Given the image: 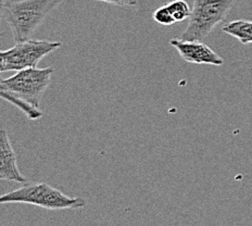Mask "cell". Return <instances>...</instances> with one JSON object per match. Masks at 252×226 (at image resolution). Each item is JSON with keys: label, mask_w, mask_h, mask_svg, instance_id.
Returning a JSON list of instances; mask_svg holds the SVG:
<instances>
[{"label": "cell", "mask_w": 252, "mask_h": 226, "mask_svg": "<svg viewBox=\"0 0 252 226\" xmlns=\"http://www.w3.org/2000/svg\"><path fill=\"white\" fill-rule=\"evenodd\" d=\"M61 2L62 0H6L2 15L12 30L15 43L31 39Z\"/></svg>", "instance_id": "6da1fadb"}, {"label": "cell", "mask_w": 252, "mask_h": 226, "mask_svg": "<svg viewBox=\"0 0 252 226\" xmlns=\"http://www.w3.org/2000/svg\"><path fill=\"white\" fill-rule=\"evenodd\" d=\"M2 203H28L47 210H77L86 207L83 198L66 196L46 183H25L0 196V204Z\"/></svg>", "instance_id": "7a4b0ae2"}, {"label": "cell", "mask_w": 252, "mask_h": 226, "mask_svg": "<svg viewBox=\"0 0 252 226\" xmlns=\"http://www.w3.org/2000/svg\"><path fill=\"white\" fill-rule=\"evenodd\" d=\"M236 0H193L188 25L182 39L203 40L218 24L224 22Z\"/></svg>", "instance_id": "3957f363"}, {"label": "cell", "mask_w": 252, "mask_h": 226, "mask_svg": "<svg viewBox=\"0 0 252 226\" xmlns=\"http://www.w3.org/2000/svg\"><path fill=\"white\" fill-rule=\"evenodd\" d=\"M52 73V66L44 69L29 67L18 71L17 74L6 80L0 78V87L17 96L22 101L31 104L32 107L39 109L41 97L50 85Z\"/></svg>", "instance_id": "277c9868"}, {"label": "cell", "mask_w": 252, "mask_h": 226, "mask_svg": "<svg viewBox=\"0 0 252 226\" xmlns=\"http://www.w3.org/2000/svg\"><path fill=\"white\" fill-rule=\"evenodd\" d=\"M60 41L47 39H28L18 41L9 50L3 51L6 72L36 67L39 61L61 47Z\"/></svg>", "instance_id": "5b68a950"}, {"label": "cell", "mask_w": 252, "mask_h": 226, "mask_svg": "<svg viewBox=\"0 0 252 226\" xmlns=\"http://www.w3.org/2000/svg\"><path fill=\"white\" fill-rule=\"evenodd\" d=\"M170 45L177 50L184 61L197 65H223L224 60L217 52L203 44L201 40H185V39H171Z\"/></svg>", "instance_id": "8992f818"}, {"label": "cell", "mask_w": 252, "mask_h": 226, "mask_svg": "<svg viewBox=\"0 0 252 226\" xmlns=\"http://www.w3.org/2000/svg\"><path fill=\"white\" fill-rule=\"evenodd\" d=\"M0 181L26 183V178L19 170L18 156L4 129H0Z\"/></svg>", "instance_id": "52a82bcc"}, {"label": "cell", "mask_w": 252, "mask_h": 226, "mask_svg": "<svg viewBox=\"0 0 252 226\" xmlns=\"http://www.w3.org/2000/svg\"><path fill=\"white\" fill-rule=\"evenodd\" d=\"M222 31L238 39L241 44L248 45L252 43V21L235 20L225 24Z\"/></svg>", "instance_id": "ba28073f"}, {"label": "cell", "mask_w": 252, "mask_h": 226, "mask_svg": "<svg viewBox=\"0 0 252 226\" xmlns=\"http://www.w3.org/2000/svg\"><path fill=\"white\" fill-rule=\"evenodd\" d=\"M0 98H2L4 100L11 102L13 106L18 107L21 111L25 113L26 117H28L30 120H38L43 117V112H41L38 108L32 107L31 104L22 101L17 96H14V95L4 91V89L1 87H0Z\"/></svg>", "instance_id": "9c48e42d"}, {"label": "cell", "mask_w": 252, "mask_h": 226, "mask_svg": "<svg viewBox=\"0 0 252 226\" xmlns=\"http://www.w3.org/2000/svg\"><path fill=\"white\" fill-rule=\"evenodd\" d=\"M166 6L172 13L173 18L175 19L176 23L188 20L191 14V8L185 0H173Z\"/></svg>", "instance_id": "30bf717a"}, {"label": "cell", "mask_w": 252, "mask_h": 226, "mask_svg": "<svg viewBox=\"0 0 252 226\" xmlns=\"http://www.w3.org/2000/svg\"><path fill=\"white\" fill-rule=\"evenodd\" d=\"M152 18H154V20L158 24L163 25V26H172L176 23L175 19L173 18V15L170 12V10H169V8H167L166 4L165 6L158 8L154 12Z\"/></svg>", "instance_id": "8fae6325"}, {"label": "cell", "mask_w": 252, "mask_h": 226, "mask_svg": "<svg viewBox=\"0 0 252 226\" xmlns=\"http://www.w3.org/2000/svg\"><path fill=\"white\" fill-rule=\"evenodd\" d=\"M94 1L108 2V3L114 4V6H118V7L130 8V9H135L138 4V0H94Z\"/></svg>", "instance_id": "7c38bea8"}, {"label": "cell", "mask_w": 252, "mask_h": 226, "mask_svg": "<svg viewBox=\"0 0 252 226\" xmlns=\"http://www.w3.org/2000/svg\"><path fill=\"white\" fill-rule=\"evenodd\" d=\"M6 72V61H4L3 51H0V73Z\"/></svg>", "instance_id": "4fadbf2b"}, {"label": "cell", "mask_w": 252, "mask_h": 226, "mask_svg": "<svg viewBox=\"0 0 252 226\" xmlns=\"http://www.w3.org/2000/svg\"><path fill=\"white\" fill-rule=\"evenodd\" d=\"M4 2H6V0H0V19L2 17V13H3V6H4Z\"/></svg>", "instance_id": "5bb4252c"}]
</instances>
